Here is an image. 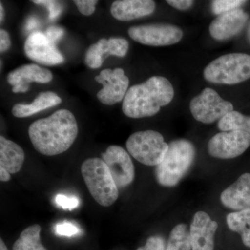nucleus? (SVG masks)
Segmentation results:
<instances>
[{
	"mask_svg": "<svg viewBox=\"0 0 250 250\" xmlns=\"http://www.w3.org/2000/svg\"><path fill=\"white\" fill-rule=\"evenodd\" d=\"M24 159L22 147L4 136L0 137V167L10 174L17 173L22 168Z\"/></svg>",
	"mask_w": 250,
	"mask_h": 250,
	"instance_id": "nucleus-18",
	"label": "nucleus"
},
{
	"mask_svg": "<svg viewBox=\"0 0 250 250\" xmlns=\"http://www.w3.org/2000/svg\"><path fill=\"white\" fill-rule=\"evenodd\" d=\"M102 156L118 188H123L132 183L135 177L134 164L129 154L123 147L109 146Z\"/></svg>",
	"mask_w": 250,
	"mask_h": 250,
	"instance_id": "nucleus-11",
	"label": "nucleus"
},
{
	"mask_svg": "<svg viewBox=\"0 0 250 250\" xmlns=\"http://www.w3.org/2000/svg\"><path fill=\"white\" fill-rule=\"evenodd\" d=\"M0 11H1V14H0V21H1V22L4 18V7H3L2 4H0Z\"/></svg>",
	"mask_w": 250,
	"mask_h": 250,
	"instance_id": "nucleus-37",
	"label": "nucleus"
},
{
	"mask_svg": "<svg viewBox=\"0 0 250 250\" xmlns=\"http://www.w3.org/2000/svg\"><path fill=\"white\" fill-rule=\"evenodd\" d=\"M174 95L173 86L167 79L153 76L129 88L123 100V111L131 118L153 116L170 103Z\"/></svg>",
	"mask_w": 250,
	"mask_h": 250,
	"instance_id": "nucleus-2",
	"label": "nucleus"
},
{
	"mask_svg": "<svg viewBox=\"0 0 250 250\" xmlns=\"http://www.w3.org/2000/svg\"><path fill=\"white\" fill-rule=\"evenodd\" d=\"M168 146L165 157L156 166L155 173L158 183L163 187H172L180 182L192 166L195 148L186 139L174 140Z\"/></svg>",
	"mask_w": 250,
	"mask_h": 250,
	"instance_id": "nucleus-3",
	"label": "nucleus"
},
{
	"mask_svg": "<svg viewBox=\"0 0 250 250\" xmlns=\"http://www.w3.org/2000/svg\"><path fill=\"white\" fill-rule=\"evenodd\" d=\"M0 250H8L2 239L0 240Z\"/></svg>",
	"mask_w": 250,
	"mask_h": 250,
	"instance_id": "nucleus-38",
	"label": "nucleus"
},
{
	"mask_svg": "<svg viewBox=\"0 0 250 250\" xmlns=\"http://www.w3.org/2000/svg\"><path fill=\"white\" fill-rule=\"evenodd\" d=\"M55 231L59 236H75L79 232L80 229L76 225L68 222H63L59 223L56 226Z\"/></svg>",
	"mask_w": 250,
	"mask_h": 250,
	"instance_id": "nucleus-29",
	"label": "nucleus"
},
{
	"mask_svg": "<svg viewBox=\"0 0 250 250\" xmlns=\"http://www.w3.org/2000/svg\"><path fill=\"white\" fill-rule=\"evenodd\" d=\"M65 34V31L62 27L58 26H51L46 31L45 35L49 40L55 43L57 41L60 40Z\"/></svg>",
	"mask_w": 250,
	"mask_h": 250,
	"instance_id": "nucleus-32",
	"label": "nucleus"
},
{
	"mask_svg": "<svg viewBox=\"0 0 250 250\" xmlns=\"http://www.w3.org/2000/svg\"><path fill=\"white\" fill-rule=\"evenodd\" d=\"M166 250H192L190 230L185 224L176 225L171 231Z\"/></svg>",
	"mask_w": 250,
	"mask_h": 250,
	"instance_id": "nucleus-23",
	"label": "nucleus"
},
{
	"mask_svg": "<svg viewBox=\"0 0 250 250\" xmlns=\"http://www.w3.org/2000/svg\"><path fill=\"white\" fill-rule=\"evenodd\" d=\"M82 173L90 195L99 205L110 207L119 192L109 169L103 159L90 158L83 163Z\"/></svg>",
	"mask_w": 250,
	"mask_h": 250,
	"instance_id": "nucleus-4",
	"label": "nucleus"
},
{
	"mask_svg": "<svg viewBox=\"0 0 250 250\" xmlns=\"http://www.w3.org/2000/svg\"><path fill=\"white\" fill-rule=\"evenodd\" d=\"M97 0H75L74 1L77 9L83 16H90L95 12V5L98 4Z\"/></svg>",
	"mask_w": 250,
	"mask_h": 250,
	"instance_id": "nucleus-31",
	"label": "nucleus"
},
{
	"mask_svg": "<svg viewBox=\"0 0 250 250\" xmlns=\"http://www.w3.org/2000/svg\"><path fill=\"white\" fill-rule=\"evenodd\" d=\"M218 126L222 131H243L250 136V116L233 111L218 121Z\"/></svg>",
	"mask_w": 250,
	"mask_h": 250,
	"instance_id": "nucleus-22",
	"label": "nucleus"
},
{
	"mask_svg": "<svg viewBox=\"0 0 250 250\" xmlns=\"http://www.w3.org/2000/svg\"><path fill=\"white\" fill-rule=\"evenodd\" d=\"M155 8L152 0H118L112 4L111 13L118 21H130L152 14Z\"/></svg>",
	"mask_w": 250,
	"mask_h": 250,
	"instance_id": "nucleus-17",
	"label": "nucleus"
},
{
	"mask_svg": "<svg viewBox=\"0 0 250 250\" xmlns=\"http://www.w3.org/2000/svg\"><path fill=\"white\" fill-rule=\"evenodd\" d=\"M52 79V72L36 64L22 65L9 72L7 76L8 83L13 85L12 91L15 93H26L32 82L49 83Z\"/></svg>",
	"mask_w": 250,
	"mask_h": 250,
	"instance_id": "nucleus-14",
	"label": "nucleus"
},
{
	"mask_svg": "<svg viewBox=\"0 0 250 250\" xmlns=\"http://www.w3.org/2000/svg\"><path fill=\"white\" fill-rule=\"evenodd\" d=\"M32 2L47 7L49 10V19L50 21H55L62 14V6L59 1L52 0H34Z\"/></svg>",
	"mask_w": 250,
	"mask_h": 250,
	"instance_id": "nucleus-27",
	"label": "nucleus"
},
{
	"mask_svg": "<svg viewBox=\"0 0 250 250\" xmlns=\"http://www.w3.org/2000/svg\"><path fill=\"white\" fill-rule=\"evenodd\" d=\"M128 34L133 40L143 45L167 46L182 40L183 32L177 26L167 24H151L130 27Z\"/></svg>",
	"mask_w": 250,
	"mask_h": 250,
	"instance_id": "nucleus-8",
	"label": "nucleus"
},
{
	"mask_svg": "<svg viewBox=\"0 0 250 250\" xmlns=\"http://www.w3.org/2000/svg\"><path fill=\"white\" fill-rule=\"evenodd\" d=\"M246 2L242 0H215L212 1L211 9L213 14L220 15L229 12L232 10L238 9Z\"/></svg>",
	"mask_w": 250,
	"mask_h": 250,
	"instance_id": "nucleus-25",
	"label": "nucleus"
},
{
	"mask_svg": "<svg viewBox=\"0 0 250 250\" xmlns=\"http://www.w3.org/2000/svg\"><path fill=\"white\" fill-rule=\"evenodd\" d=\"M248 15L241 9H236L219 15L210 23V36L215 40L224 41L237 35L246 25Z\"/></svg>",
	"mask_w": 250,
	"mask_h": 250,
	"instance_id": "nucleus-15",
	"label": "nucleus"
},
{
	"mask_svg": "<svg viewBox=\"0 0 250 250\" xmlns=\"http://www.w3.org/2000/svg\"><path fill=\"white\" fill-rule=\"evenodd\" d=\"M128 152L144 165L157 166L165 157L168 144L164 136L153 130L137 131L129 136L126 143Z\"/></svg>",
	"mask_w": 250,
	"mask_h": 250,
	"instance_id": "nucleus-6",
	"label": "nucleus"
},
{
	"mask_svg": "<svg viewBox=\"0 0 250 250\" xmlns=\"http://www.w3.org/2000/svg\"><path fill=\"white\" fill-rule=\"evenodd\" d=\"M166 2L175 9L185 11L191 7L194 1L192 0H167Z\"/></svg>",
	"mask_w": 250,
	"mask_h": 250,
	"instance_id": "nucleus-33",
	"label": "nucleus"
},
{
	"mask_svg": "<svg viewBox=\"0 0 250 250\" xmlns=\"http://www.w3.org/2000/svg\"><path fill=\"white\" fill-rule=\"evenodd\" d=\"M41 228L39 225L29 227L15 242L13 250H47L41 242Z\"/></svg>",
	"mask_w": 250,
	"mask_h": 250,
	"instance_id": "nucleus-21",
	"label": "nucleus"
},
{
	"mask_svg": "<svg viewBox=\"0 0 250 250\" xmlns=\"http://www.w3.org/2000/svg\"><path fill=\"white\" fill-rule=\"evenodd\" d=\"M109 55L124 57L129 49V42L123 38H111L108 39Z\"/></svg>",
	"mask_w": 250,
	"mask_h": 250,
	"instance_id": "nucleus-26",
	"label": "nucleus"
},
{
	"mask_svg": "<svg viewBox=\"0 0 250 250\" xmlns=\"http://www.w3.org/2000/svg\"><path fill=\"white\" fill-rule=\"evenodd\" d=\"M248 40H249L250 42V24H249V27H248Z\"/></svg>",
	"mask_w": 250,
	"mask_h": 250,
	"instance_id": "nucleus-39",
	"label": "nucleus"
},
{
	"mask_svg": "<svg viewBox=\"0 0 250 250\" xmlns=\"http://www.w3.org/2000/svg\"><path fill=\"white\" fill-rule=\"evenodd\" d=\"M190 110L196 121L211 124L233 111V106L230 102L223 100L215 90L206 88L190 101Z\"/></svg>",
	"mask_w": 250,
	"mask_h": 250,
	"instance_id": "nucleus-7",
	"label": "nucleus"
},
{
	"mask_svg": "<svg viewBox=\"0 0 250 250\" xmlns=\"http://www.w3.org/2000/svg\"><path fill=\"white\" fill-rule=\"evenodd\" d=\"M109 55L108 41L102 39L90 45L85 53V62L90 68L98 69L102 66L104 62V55Z\"/></svg>",
	"mask_w": 250,
	"mask_h": 250,
	"instance_id": "nucleus-24",
	"label": "nucleus"
},
{
	"mask_svg": "<svg viewBox=\"0 0 250 250\" xmlns=\"http://www.w3.org/2000/svg\"><path fill=\"white\" fill-rule=\"evenodd\" d=\"M207 82L233 85L250 78V56L244 53L225 54L210 62L204 70Z\"/></svg>",
	"mask_w": 250,
	"mask_h": 250,
	"instance_id": "nucleus-5",
	"label": "nucleus"
},
{
	"mask_svg": "<svg viewBox=\"0 0 250 250\" xmlns=\"http://www.w3.org/2000/svg\"><path fill=\"white\" fill-rule=\"evenodd\" d=\"M24 49L28 58L42 65H58L64 61L55 43L40 31H34L28 36Z\"/></svg>",
	"mask_w": 250,
	"mask_h": 250,
	"instance_id": "nucleus-12",
	"label": "nucleus"
},
{
	"mask_svg": "<svg viewBox=\"0 0 250 250\" xmlns=\"http://www.w3.org/2000/svg\"><path fill=\"white\" fill-rule=\"evenodd\" d=\"M62 102V98L53 92H44L39 94L34 102L29 104H17L14 105L12 113L16 118H27L47 108L57 106Z\"/></svg>",
	"mask_w": 250,
	"mask_h": 250,
	"instance_id": "nucleus-19",
	"label": "nucleus"
},
{
	"mask_svg": "<svg viewBox=\"0 0 250 250\" xmlns=\"http://www.w3.org/2000/svg\"><path fill=\"white\" fill-rule=\"evenodd\" d=\"M39 26V21L37 18L35 17H29L26 21L25 23V29L26 30L32 31L33 29H35Z\"/></svg>",
	"mask_w": 250,
	"mask_h": 250,
	"instance_id": "nucleus-35",
	"label": "nucleus"
},
{
	"mask_svg": "<svg viewBox=\"0 0 250 250\" xmlns=\"http://www.w3.org/2000/svg\"><path fill=\"white\" fill-rule=\"evenodd\" d=\"M56 203L65 209L72 210L77 208L80 205V200L75 196H67V195L59 194L55 199Z\"/></svg>",
	"mask_w": 250,
	"mask_h": 250,
	"instance_id": "nucleus-28",
	"label": "nucleus"
},
{
	"mask_svg": "<svg viewBox=\"0 0 250 250\" xmlns=\"http://www.w3.org/2000/svg\"><path fill=\"white\" fill-rule=\"evenodd\" d=\"M166 242L160 236H154L148 238L144 246L138 248L137 250H166Z\"/></svg>",
	"mask_w": 250,
	"mask_h": 250,
	"instance_id": "nucleus-30",
	"label": "nucleus"
},
{
	"mask_svg": "<svg viewBox=\"0 0 250 250\" xmlns=\"http://www.w3.org/2000/svg\"><path fill=\"white\" fill-rule=\"evenodd\" d=\"M11 179V175L7 170L3 167H0V180L1 182H8Z\"/></svg>",
	"mask_w": 250,
	"mask_h": 250,
	"instance_id": "nucleus-36",
	"label": "nucleus"
},
{
	"mask_svg": "<svg viewBox=\"0 0 250 250\" xmlns=\"http://www.w3.org/2000/svg\"><path fill=\"white\" fill-rule=\"evenodd\" d=\"M78 134L75 117L67 109L54 112L47 118L38 120L29 128V138L41 154L54 156L67 151Z\"/></svg>",
	"mask_w": 250,
	"mask_h": 250,
	"instance_id": "nucleus-1",
	"label": "nucleus"
},
{
	"mask_svg": "<svg viewBox=\"0 0 250 250\" xmlns=\"http://www.w3.org/2000/svg\"><path fill=\"white\" fill-rule=\"evenodd\" d=\"M11 40L9 34L4 29L0 30V52H6L11 47Z\"/></svg>",
	"mask_w": 250,
	"mask_h": 250,
	"instance_id": "nucleus-34",
	"label": "nucleus"
},
{
	"mask_svg": "<svg viewBox=\"0 0 250 250\" xmlns=\"http://www.w3.org/2000/svg\"><path fill=\"white\" fill-rule=\"evenodd\" d=\"M218 225L208 213L198 211L194 215L190 228L192 250H214V236Z\"/></svg>",
	"mask_w": 250,
	"mask_h": 250,
	"instance_id": "nucleus-13",
	"label": "nucleus"
},
{
	"mask_svg": "<svg viewBox=\"0 0 250 250\" xmlns=\"http://www.w3.org/2000/svg\"><path fill=\"white\" fill-rule=\"evenodd\" d=\"M250 146V136L239 131H222L210 139L208 154L213 157L229 159L243 154Z\"/></svg>",
	"mask_w": 250,
	"mask_h": 250,
	"instance_id": "nucleus-9",
	"label": "nucleus"
},
{
	"mask_svg": "<svg viewBox=\"0 0 250 250\" xmlns=\"http://www.w3.org/2000/svg\"><path fill=\"white\" fill-rule=\"evenodd\" d=\"M95 79L97 82L103 85L97 97L104 104L113 105L124 100L129 90V80L123 69H105Z\"/></svg>",
	"mask_w": 250,
	"mask_h": 250,
	"instance_id": "nucleus-10",
	"label": "nucleus"
},
{
	"mask_svg": "<svg viewBox=\"0 0 250 250\" xmlns=\"http://www.w3.org/2000/svg\"><path fill=\"white\" fill-rule=\"evenodd\" d=\"M220 200L230 209L239 210L250 208V173L242 174L236 182L223 190Z\"/></svg>",
	"mask_w": 250,
	"mask_h": 250,
	"instance_id": "nucleus-16",
	"label": "nucleus"
},
{
	"mask_svg": "<svg viewBox=\"0 0 250 250\" xmlns=\"http://www.w3.org/2000/svg\"><path fill=\"white\" fill-rule=\"evenodd\" d=\"M227 223L231 231L241 235L243 244L250 248V208L229 213Z\"/></svg>",
	"mask_w": 250,
	"mask_h": 250,
	"instance_id": "nucleus-20",
	"label": "nucleus"
}]
</instances>
